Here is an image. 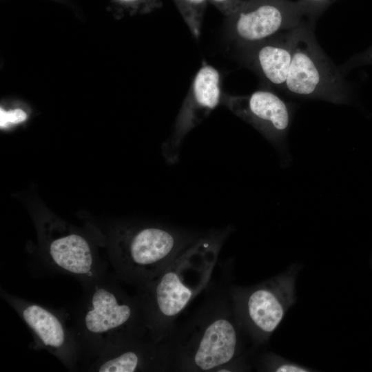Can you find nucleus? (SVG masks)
Returning a JSON list of instances; mask_svg holds the SVG:
<instances>
[{
	"instance_id": "10",
	"label": "nucleus",
	"mask_w": 372,
	"mask_h": 372,
	"mask_svg": "<svg viewBox=\"0 0 372 372\" xmlns=\"http://www.w3.org/2000/svg\"><path fill=\"white\" fill-rule=\"evenodd\" d=\"M44 233L45 262L53 271L77 279L82 285L107 274V263L82 235L72 232Z\"/></svg>"
},
{
	"instance_id": "8",
	"label": "nucleus",
	"mask_w": 372,
	"mask_h": 372,
	"mask_svg": "<svg viewBox=\"0 0 372 372\" xmlns=\"http://www.w3.org/2000/svg\"><path fill=\"white\" fill-rule=\"evenodd\" d=\"M1 297L17 312L29 328L34 347L45 349L68 369L74 371L82 362V352L68 315L1 289Z\"/></svg>"
},
{
	"instance_id": "16",
	"label": "nucleus",
	"mask_w": 372,
	"mask_h": 372,
	"mask_svg": "<svg viewBox=\"0 0 372 372\" xmlns=\"http://www.w3.org/2000/svg\"><path fill=\"white\" fill-rule=\"evenodd\" d=\"M372 64V45L364 52L357 54L342 66V73L354 67L361 65Z\"/></svg>"
},
{
	"instance_id": "14",
	"label": "nucleus",
	"mask_w": 372,
	"mask_h": 372,
	"mask_svg": "<svg viewBox=\"0 0 372 372\" xmlns=\"http://www.w3.org/2000/svg\"><path fill=\"white\" fill-rule=\"evenodd\" d=\"M190 32L196 39L200 35L207 0H176Z\"/></svg>"
},
{
	"instance_id": "9",
	"label": "nucleus",
	"mask_w": 372,
	"mask_h": 372,
	"mask_svg": "<svg viewBox=\"0 0 372 372\" xmlns=\"http://www.w3.org/2000/svg\"><path fill=\"white\" fill-rule=\"evenodd\" d=\"M222 99L220 74L214 67L204 65L196 74L189 91L176 117L173 132L163 146L168 163H175L187 134L219 104Z\"/></svg>"
},
{
	"instance_id": "5",
	"label": "nucleus",
	"mask_w": 372,
	"mask_h": 372,
	"mask_svg": "<svg viewBox=\"0 0 372 372\" xmlns=\"http://www.w3.org/2000/svg\"><path fill=\"white\" fill-rule=\"evenodd\" d=\"M291 36L292 59L284 90L303 97L346 101L349 86L343 73L318 46L312 22L291 30Z\"/></svg>"
},
{
	"instance_id": "11",
	"label": "nucleus",
	"mask_w": 372,
	"mask_h": 372,
	"mask_svg": "<svg viewBox=\"0 0 372 372\" xmlns=\"http://www.w3.org/2000/svg\"><path fill=\"white\" fill-rule=\"evenodd\" d=\"M84 369L94 372L172 371L171 349L167 340L138 338L110 347Z\"/></svg>"
},
{
	"instance_id": "2",
	"label": "nucleus",
	"mask_w": 372,
	"mask_h": 372,
	"mask_svg": "<svg viewBox=\"0 0 372 372\" xmlns=\"http://www.w3.org/2000/svg\"><path fill=\"white\" fill-rule=\"evenodd\" d=\"M229 231L223 229L203 234L158 276L136 287L152 340H167L180 314L210 284Z\"/></svg>"
},
{
	"instance_id": "1",
	"label": "nucleus",
	"mask_w": 372,
	"mask_h": 372,
	"mask_svg": "<svg viewBox=\"0 0 372 372\" xmlns=\"http://www.w3.org/2000/svg\"><path fill=\"white\" fill-rule=\"evenodd\" d=\"M203 300L168 338L172 371H232L242 356L241 331L230 294V286L213 280Z\"/></svg>"
},
{
	"instance_id": "13",
	"label": "nucleus",
	"mask_w": 372,
	"mask_h": 372,
	"mask_svg": "<svg viewBox=\"0 0 372 372\" xmlns=\"http://www.w3.org/2000/svg\"><path fill=\"white\" fill-rule=\"evenodd\" d=\"M243 47L249 63L262 78L284 89L293 54L291 30Z\"/></svg>"
},
{
	"instance_id": "15",
	"label": "nucleus",
	"mask_w": 372,
	"mask_h": 372,
	"mask_svg": "<svg viewBox=\"0 0 372 372\" xmlns=\"http://www.w3.org/2000/svg\"><path fill=\"white\" fill-rule=\"evenodd\" d=\"M27 118L26 113L21 109H14L5 111L0 109V126L1 128L6 127L9 124H17L24 121Z\"/></svg>"
},
{
	"instance_id": "18",
	"label": "nucleus",
	"mask_w": 372,
	"mask_h": 372,
	"mask_svg": "<svg viewBox=\"0 0 372 372\" xmlns=\"http://www.w3.org/2000/svg\"><path fill=\"white\" fill-rule=\"evenodd\" d=\"M332 0H298L302 4L307 8L315 14L319 12V10L325 7Z\"/></svg>"
},
{
	"instance_id": "7",
	"label": "nucleus",
	"mask_w": 372,
	"mask_h": 372,
	"mask_svg": "<svg viewBox=\"0 0 372 372\" xmlns=\"http://www.w3.org/2000/svg\"><path fill=\"white\" fill-rule=\"evenodd\" d=\"M314 16L298 1L249 0L228 17L231 35L245 46L311 23Z\"/></svg>"
},
{
	"instance_id": "17",
	"label": "nucleus",
	"mask_w": 372,
	"mask_h": 372,
	"mask_svg": "<svg viewBox=\"0 0 372 372\" xmlns=\"http://www.w3.org/2000/svg\"><path fill=\"white\" fill-rule=\"evenodd\" d=\"M227 17L249 0H209Z\"/></svg>"
},
{
	"instance_id": "19",
	"label": "nucleus",
	"mask_w": 372,
	"mask_h": 372,
	"mask_svg": "<svg viewBox=\"0 0 372 372\" xmlns=\"http://www.w3.org/2000/svg\"><path fill=\"white\" fill-rule=\"evenodd\" d=\"M274 371L276 372H304L307 371L308 370L300 366L287 363L279 364L278 366L274 368Z\"/></svg>"
},
{
	"instance_id": "6",
	"label": "nucleus",
	"mask_w": 372,
	"mask_h": 372,
	"mask_svg": "<svg viewBox=\"0 0 372 372\" xmlns=\"http://www.w3.org/2000/svg\"><path fill=\"white\" fill-rule=\"evenodd\" d=\"M292 285L282 277L255 286H230L239 324L256 343L266 341L278 327L291 302Z\"/></svg>"
},
{
	"instance_id": "3",
	"label": "nucleus",
	"mask_w": 372,
	"mask_h": 372,
	"mask_svg": "<svg viewBox=\"0 0 372 372\" xmlns=\"http://www.w3.org/2000/svg\"><path fill=\"white\" fill-rule=\"evenodd\" d=\"M71 327L85 366L111 346L149 336L140 302L107 274L83 284Z\"/></svg>"
},
{
	"instance_id": "4",
	"label": "nucleus",
	"mask_w": 372,
	"mask_h": 372,
	"mask_svg": "<svg viewBox=\"0 0 372 372\" xmlns=\"http://www.w3.org/2000/svg\"><path fill=\"white\" fill-rule=\"evenodd\" d=\"M203 234L169 225H127L112 239L109 260L118 279L138 287L158 276Z\"/></svg>"
},
{
	"instance_id": "12",
	"label": "nucleus",
	"mask_w": 372,
	"mask_h": 372,
	"mask_svg": "<svg viewBox=\"0 0 372 372\" xmlns=\"http://www.w3.org/2000/svg\"><path fill=\"white\" fill-rule=\"evenodd\" d=\"M221 101L236 115L269 138L279 137L288 128V107L271 91L258 90L247 96L225 95Z\"/></svg>"
}]
</instances>
